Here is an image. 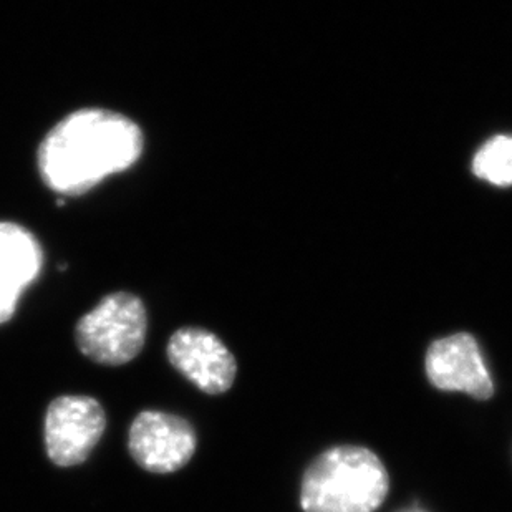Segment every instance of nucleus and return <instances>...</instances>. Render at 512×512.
Listing matches in <instances>:
<instances>
[{
    "label": "nucleus",
    "instance_id": "1",
    "mask_svg": "<svg viewBox=\"0 0 512 512\" xmlns=\"http://www.w3.org/2000/svg\"><path fill=\"white\" fill-rule=\"evenodd\" d=\"M143 143L140 126L125 115L83 108L58 121L40 143V176L60 196H78L135 165Z\"/></svg>",
    "mask_w": 512,
    "mask_h": 512
},
{
    "label": "nucleus",
    "instance_id": "2",
    "mask_svg": "<svg viewBox=\"0 0 512 512\" xmlns=\"http://www.w3.org/2000/svg\"><path fill=\"white\" fill-rule=\"evenodd\" d=\"M390 478L382 459L362 446H335L310 464L302 479L305 512H375Z\"/></svg>",
    "mask_w": 512,
    "mask_h": 512
},
{
    "label": "nucleus",
    "instance_id": "3",
    "mask_svg": "<svg viewBox=\"0 0 512 512\" xmlns=\"http://www.w3.org/2000/svg\"><path fill=\"white\" fill-rule=\"evenodd\" d=\"M148 329L146 309L136 295L115 292L83 315L75 337L78 348L93 362L120 367L138 357Z\"/></svg>",
    "mask_w": 512,
    "mask_h": 512
},
{
    "label": "nucleus",
    "instance_id": "4",
    "mask_svg": "<svg viewBox=\"0 0 512 512\" xmlns=\"http://www.w3.org/2000/svg\"><path fill=\"white\" fill-rule=\"evenodd\" d=\"M107 418L95 398L67 395L52 401L45 416V448L52 463L70 468L83 463L102 440Z\"/></svg>",
    "mask_w": 512,
    "mask_h": 512
},
{
    "label": "nucleus",
    "instance_id": "5",
    "mask_svg": "<svg viewBox=\"0 0 512 512\" xmlns=\"http://www.w3.org/2000/svg\"><path fill=\"white\" fill-rule=\"evenodd\" d=\"M196 433L188 421L161 411H143L130 428L128 446L141 468L170 474L183 468L196 451Z\"/></svg>",
    "mask_w": 512,
    "mask_h": 512
},
{
    "label": "nucleus",
    "instance_id": "6",
    "mask_svg": "<svg viewBox=\"0 0 512 512\" xmlns=\"http://www.w3.org/2000/svg\"><path fill=\"white\" fill-rule=\"evenodd\" d=\"M426 375L443 392H463L476 400L494 395L493 378L473 335L461 332L431 343L426 352Z\"/></svg>",
    "mask_w": 512,
    "mask_h": 512
},
{
    "label": "nucleus",
    "instance_id": "7",
    "mask_svg": "<svg viewBox=\"0 0 512 512\" xmlns=\"http://www.w3.org/2000/svg\"><path fill=\"white\" fill-rule=\"evenodd\" d=\"M168 358L179 373L208 395L228 392L237 365L223 340L196 327L179 329L168 343Z\"/></svg>",
    "mask_w": 512,
    "mask_h": 512
},
{
    "label": "nucleus",
    "instance_id": "8",
    "mask_svg": "<svg viewBox=\"0 0 512 512\" xmlns=\"http://www.w3.org/2000/svg\"><path fill=\"white\" fill-rule=\"evenodd\" d=\"M44 252L19 224L0 223V325L12 319L20 295L39 277Z\"/></svg>",
    "mask_w": 512,
    "mask_h": 512
},
{
    "label": "nucleus",
    "instance_id": "9",
    "mask_svg": "<svg viewBox=\"0 0 512 512\" xmlns=\"http://www.w3.org/2000/svg\"><path fill=\"white\" fill-rule=\"evenodd\" d=\"M473 171L494 186H512V136L498 135L484 143L474 156Z\"/></svg>",
    "mask_w": 512,
    "mask_h": 512
},
{
    "label": "nucleus",
    "instance_id": "10",
    "mask_svg": "<svg viewBox=\"0 0 512 512\" xmlns=\"http://www.w3.org/2000/svg\"><path fill=\"white\" fill-rule=\"evenodd\" d=\"M398 512H428V511H425V509H420V508H408V509H403V511H398Z\"/></svg>",
    "mask_w": 512,
    "mask_h": 512
}]
</instances>
